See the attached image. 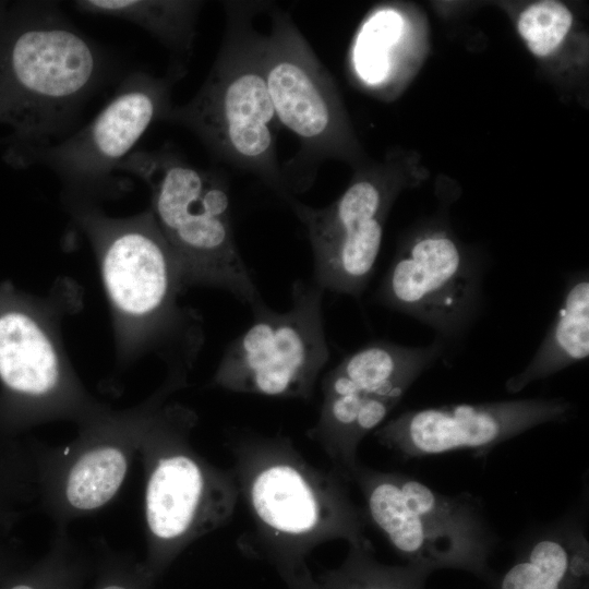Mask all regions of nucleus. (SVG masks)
<instances>
[{
  "instance_id": "f257e3e1",
  "label": "nucleus",
  "mask_w": 589,
  "mask_h": 589,
  "mask_svg": "<svg viewBox=\"0 0 589 589\" xmlns=\"http://www.w3.org/2000/svg\"><path fill=\"white\" fill-rule=\"evenodd\" d=\"M115 74L110 53L75 26L59 2H10L0 24L3 161L23 169L33 153L73 133Z\"/></svg>"
},
{
  "instance_id": "f03ea898",
  "label": "nucleus",
  "mask_w": 589,
  "mask_h": 589,
  "mask_svg": "<svg viewBox=\"0 0 589 589\" xmlns=\"http://www.w3.org/2000/svg\"><path fill=\"white\" fill-rule=\"evenodd\" d=\"M230 452L251 518L242 548L273 566L286 586L312 575L308 558L326 542L372 545L349 482L334 468L311 464L289 437L247 434L231 442Z\"/></svg>"
},
{
  "instance_id": "7ed1b4c3",
  "label": "nucleus",
  "mask_w": 589,
  "mask_h": 589,
  "mask_svg": "<svg viewBox=\"0 0 589 589\" xmlns=\"http://www.w3.org/2000/svg\"><path fill=\"white\" fill-rule=\"evenodd\" d=\"M224 7L225 36L208 75L188 103L173 105L166 122L187 128L215 158L254 173L287 199L276 155L280 124L264 76L252 3Z\"/></svg>"
},
{
  "instance_id": "20e7f679",
  "label": "nucleus",
  "mask_w": 589,
  "mask_h": 589,
  "mask_svg": "<svg viewBox=\"0 0 589 589\" xmlns=\"http://www.w3.org/2000/svg\"><path fill=\"white\" fill-rule=\"evenodd\" d=\"M118 172L149 188L152 213L175 254L180 281L218 287L250 308L262 301L235 241L229 185L220 172L193 166L169 144L135 149Z\"/></svg>"
},
{
  "instance_id": "39448f33",
  "label": "nucleus",
  "mask_w": 589,
  "mask_h": 589,
  "mask_svg": "<svg viewBox=\"0 0 589 589\" xmlns=\"http://www.w3.org/2000/svg\"><path fill=\"white\" fill-rule=\"evenodd\" d=\"M350 482L362 494L368 522L414 566L481 569L495 545L482 505L470 494H442L411 476L361 462Z\"/></svg>"
},
{
  "instance_id": "423d86ee",
  "label": "nucleus",
  "mask_w": 589,
  "mask_h": 589,
  "mask_svg": "<svg viewBox=\"0 0 589 589\" xmlns=\"http://www.w3.org/2000/svg\"><path fill=\"white\" fill-rule=\"evenodd\" d=\"M323 294L313 280H297L287 311L263 300L252 306L253 322L226 349L214 383L233 393L310 400L330 356Z\"/></svg>"
},
{
  "instance_id": "0eeeda50",
  "label": "nucleus",
  "mask_w": 589,
  "mask_h": 589,
  "mask_svg": "<svg viewBox=\"0 0 589 589\" xmlns=\"http://www.w3.org/2000/svg\"><path fill=\"white\" fill-rule=\"evenodd\" d=\"M185 73V64L177 61L165 75L142 70L129 72L92 120L63 140L33 153L23 169L44 166L77 191L119 187L118 167L155 122L166 121L173 107L172 88Z\"/></svg>"
},
{
  "instance_id": "6e6552de",
  "label": "nucleus",
  "mask_w": 589,
  "mask_h": 589,
  "mask_svg": "<svg viewBox=\"0 0 589 589\" xmlns=\"http://www.w3.org/2000/svg\"><path fill=\"white\" fill-rule=\"evenodd\" d=\"M183 432L161 436L145 489V520L152 539L144 567L153 580L193 540L230 521L240 500L231 469L211 465Z\"/></svg>"
},
{
  "instance_id": "1a4fd4ad",
  "label": "nucleus",
  "mask_w": 589,
  "mask_h": 589,
  "mask_svg": "<svg viewBox=\"0 0 589 589\" xmlns=\"http://www.w3.org/2000/svg\"><path fill=\"white\" fill-rule=\"evenodd\" d=\"M260 52L277 120L299 139L300 154L312 161L341 154L346 133L334 83L289 14L271 12Z\"/></svg>"
},
{
  "instance_id": "9d476101",
  "label": "nucleus",
  "mask_w": 589,
  "mask_h": 589,
  "mask_svg": "<svg viewBox=\"0 0 589 589\" xmlns=\"http://www.w3.org/2000/svg\"><path fill=\"white\" fill-rule=\"evenodd\" d=\"M570 411L561 398L458 404L405 411L373 435L405 460L461 449L480 456L540 424L566 420Z\"/></svg>"
},
{
  "instance_id": "9b49d317",
  "label": "nucleus",
  "mask_w": 589,
  "mask_h": 589,
  "mask_svg": "<svg viewBox=\"0 0 589 589\" xmlns=\"http://www.w3.org/2000/svg\"><path fill=\"white\" fill-rule=\"evenodd\" d=\"M478 286V268L458 244L443 232H430L416 238L396 256L377 299L444 336H453L470 320Z\"/></svg>"
},
{
  "instance_id": "f8f14e48",
  "label": "nucleus",
  "mask_w": 589,
  "mask_h": 589,
  "mask_svg": "<svg viewBox=\"0 0 589 589\" xmlns=\"http://www.w3.org/2000/svg\"><path fill=\"white\" fill-rule=\"evenodd\" d=\"M85 224L101 249L103 278L113 305L137 318L165 315L180 276L153 213L124 220L89 213Z\"/></svg>"
},
{
  "instance_id": "ddd939ff",
  "label": "nucleus",
  "mask_w": 589,
  "mask_h": 589,
  "mask_svg": "<svg viewBox=\"0 0 589 589\" xmlns=\"http://www.w3.org/2000/svg\"><path fill=\"white\" fill-rule=\"evenodd\" d=\"M585 505L526 536L500 589H567V581L584 579L588 570Z\"/></svg>"
},
{
  "instance_id": "4468645a",
  "label": "nucleus",
  "mask_w": 589,
  "mask_h": 589,
  "mask_svg": "<svg viewBox=\"0 0 589 589\" xmlns=\"http://www.w3.org/2000/svg\"><path fill=\"white\" fill-rule=\"evenodd\" d=\"M442 341L426 347L374 342L346 357L322 381V393L352 392L399 402L410 385L442 353Z\"/></svg>"
},
{
  "instance_id": "2eb2a0df",
  "label": "nucleus",
  "mask_w": 589,
  "mask_h": 589,
  "mask_svg": "<svg viewBox=\"0 0 589 589\" xmlns=\"http://www.w3.org/2000/svg\"><path fill=\"white\" fill-rule=\"evenodd\" d=\"M589 354V280L577 275L568 284L562 308L538 351L528 365L506 382L509 393L545 378Z\"/></svg>"
},
{
  "instance_id": "dca6fc26",
  "label": "nucleus",
  "mask_w": 589,
  "mask_h": 589,
  "mask_svg": "<svg viewBox=\"0 0 589 589\" xmlns=\"http://www.w3.org/2000/svg\"><path fill=\"white\" fill-rule=\"evenodd\" d=\"M56 351L43 329L27 315L0 317V377L10 388L43 395L58 381Z\"/></svg>"
},
{
  "instance_id": "f3484780",
  "label": "nucleus",
  "mask_w": 589,
  "mask_h": 589,
  "mask_svg": "<svg viewBox=\"0 0 589 589\" xmlns=\"http://www.w3.org/2000/svg\"><path fill=\"white\" fill-rule=\"evenodd\" d=\"M203 1L194 0H77L73 7L85 14L122 20L143 28L176 57L193 49Z\"/></svg>"
},
{
  "instance_id": "a211bd4d",
  "label": "nucleus",
  "mask_w": 589,
  "mask_h": 589,
  "mask_svg": "<svg viewBox=\"0 0 589 589\" xmlns=\"http://www.w3.org/2000/svg\"><path fill=\"white\" fill-rule=\"evenodd\" d=\"M384 217L312 247L313 281L324 291L359 298L373 273L383 239Z\"/></svg>"
},
{
  "instance_id": "6ab92c4d",
  "label": "nucleus",
  "mask_w": 589,
  "mask_h": 589,
  "mask_svg": "<svg viewBox=\"0 0 589 589\" xmlns=\"http://www.w3.org/2000/svg\"><path fill=\"white\" fill-rule=\"evenodd\" d=\"M388 196L386 185L376 178L361 177L326 207H311L291 196L287 201L305 226L311 247H315L384 217Z\"/></svg>"
},
{
  "instance_id": "aec40b11",
  "label": "nucleus",
  "mask_w": 589,
  "mask_h": 589,
  "mask_svg": "<svg viewBox=\"0 0 589 589\" xmlns=\"http://www.w3.org/2000/svg\"><path fill=\"white\" fill-rule=\"evenodd\" d=\"M128 471L124 452L113 445L96 446L72 465L67 476L64 496L80 512L95 510L118 492Z\"/></svg>"
},
{
  "instance_id": "412c9836",
  "label": "nucleus",
  "mask_w": 589,
  "mask_h": 589,
  "mask_svg": "<svg viewBox=\"0 0 589 589\" xmlns=\"http://www.w3.org/2000/svg\"><path fill=\"white\" fill-rule=\"evenodd\" d=\"M404 20L390 8L374 11L363 22L351 49V64L357 77L374 87L384 84L392 73V53L400 40Z\"/></svg>"
},
{
  "instance_id": "4be33fe9",
  "label": "nucleus",
  "mask_w": 589,
  "mask_h": 589,
  "mask_svg": "<svg viewBox=\"0 0 589 589\" xmlns=\"http://www.w3.org/2000/svg\"><path fill=\"white\" fill-rule=\"evenodd\" d=\"M421 567L389 566L373 557V548L349 545L340 566L315 576L321 589H419L417 573Z\"/></svg>"
},
{
  "instance_id": "5701e85b",
  "label": "nucleus",
  "mask_w": 589,
  "mask_h": 589,
  "mask_svg": "<svg viewBox=\"0 0 589 589\" xmlns=\"http://www.w3.org/2000/svg\"><path fill=\"white\" fill-rule=\"evenodd\" d=\"M572 24L573 14L564 3L543 0L528 5L520 13L517 28L530 52L543 58L558 48Z\"/></svg>"
},
{
  "instance_id": "b1692460",
  "label": "nucleus",
  "mask_w": 589,
  "mask_h": 589,
  "mask_svg": "<svg viewBox=\"0 0 589 589\" xmlns=\"http://www.w3.org/2000/svg\"><path fill=\"white\" fill-rule=\"evenodd\" d=\"M80 572L61 561H49L3 589H79Z\"/></svg>"
},
{
  "instance_id": "393cba45",
  "label": "nucleus",
  "mask_w": 589,
  "mask_h": 589,
  "mask_svg": "<svg viewBox=\"0 0 589 589\" xmlns=\"http://www.w3.org/2000/svg\"><path fill=\"white\" fill-rule=\"evenodd\" d=\"M152 581L143 568L131 572L115 567L103 574L96 589H148Z\"/></svg>"
},
{
  "instance_id": "a878e982",
  "label": "nucleus",
  "mask_w": 589,
  "mask_h": 589,
  "mask_svg": "<svg viewBox=\"0 0 589 589\" xmlns=\"http://www.w3.org/2000/svg\"><path fill=\"white\" fill-rule=\"evenodd\" d=\"M287 589H321L315 576H308L294 584L287 586Z\"/></svg>"
},
{
  "instance_id": "bb28decb",
  "label": "nucleus",
  "mask_w": 589,
  "mask_h": 589,
  "mask_svg": "<svg viewBox=\"0 0 589 589\" xmlns=\"http://www.w3.org/2000/svg\"><path fill=\"white\" fill-rule=\"evenodd\" d=\"M9 4H10L9 1H0V24L3 21L4 16H5Z\"/></svg>"
}]
</instances>
